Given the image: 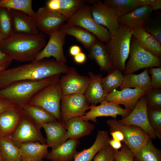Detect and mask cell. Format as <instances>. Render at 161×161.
I'll use <instances>...</instances> for the list:
<instances>
[{
	"instance_id": "obj_1",
	"label": "cell",
	"mask_w": 161,
	"mask_h": 161,
	"mask_svg": "<svg viewBox=\"0 0 161 161\" xmlns=\"http://www.w3.org/2000/svg\"><path fill=\"white\" fill-rule=\"evenodd\" d=\"M69 68L65 63L44 59L6 69L0 72V89L18 81L39 80L65 74Z\"/></svg>"
},
{
	"instance_id": "obj_2",
	"label": "cell",
	"mask_w": 161,
	"mask_h": 161,
	"mask_svg": "<svg viewBox=\"0 0 161 161\" xmlns=\"http://www.w3.org/2000/svg\"><path fill=\"white\" fill-rule=\"evenodd\" d=\"M46 44L42 32L35 34L15 33L2 40L0 49L12 60L31 62Z\"/></svg>"
},
{
	"instance_id": "obj_3",
	"label": "cell",
	"mask_w": 161,
	"mask_h": 161,
	"mask_svg": "<svg viewBox=\"0 0 161 161\" xmlns=\"http://www.w3.org/2000/svg\"><path fill=\"white\" fill-rule=\"evenodd\" d=\"M58 75L39 80L17 81L0 89V96L10 100L19 106L28 103L38 92L59 80Z\"/></svg>"
},
{
	"instance_id": "obj_4",
	"label": "cell",
	"mask_w": 161,
	"mask_h": 161,
	"mask_svg": "<svg viewBox=\"0 0 161 161\" xmlns=\"http://www.w3.org/2000/svg\"><path fill=\"white\" fill-rule=\"evenodd\" d=\"M132 36L131 28L120 24L116 33L106 43L113 69L124 72L129 55Z\"/></svg>"
},
{
	"instance_id": "obj_5",
	"label": "cell",
	"mask_w": 161,
	"mask_h": 161,
	"mask_svg": "<svg viewBox=\"0 0 161 161\" xmlns=\"http://www.w3.org/2000/svg\"><path fill=\"white\" fill-rule=\"evenodd\" d=\"M59 80L40 90L28 103L42 108L61 121V102L63 95Z\"/></svg>"
},
{
	"instance_id": "obj_6",
	"label": "cell",
	"mask_w": 161,
	"mask_h": 161,
	"mask_svg": "<svg viewBox=\"0 0 161 161\" xmlns=\"http://www.w3.org/2000/svg\"><path fill=\"white\" fill-rule=\"evenodd\" d=\"M129 54V59L123 72L124 75L133 73L144 68L161 67V59L144 48L132 36Z\"/></svg>"
},
{
	"instance_id": "obj_7",
	"label": "cell",
	"mask_w": 161,
	"mask_h": 161,
	"mask_svg": "<svg viewBox=\"0 0 161 161\" xmlns=\"http://www.w3.org/2000/svg\"><path fill=\"white\" fill-rule=\"evenodd\" d=\"M90 6L89 4H84L66 20L67 23L85 29L95 35L100 41L106 43L111 38V35L106 28L95 21L92 15Z\"/></svg>"
},
{
	"instance_id": "obj_8",
	"label": "cell",
	"mask_w": 161,
	"mask_h": 161,
	"mask_svg": "<svg viewBox=\"0 0 161 161\" xmlns=\"http://www.w3.org/2000/svg\"><path fill=\"white\" fill-rule=\"evenodd\" d=\"M107 124L110 127V132L119 131L123 134V142L133 153L145 145L151 137L140 128L132 125L119 123L116 118L108 120Z\"/></svg>"
},
{
	"instance_id": "obj_9",
	"label": "cell",
	"mask_w": 161,
	"mask_h": 161,
	"mask_svg": "<svg viewBox=\"0 0 161 161\" xmlns=\"http://www.w3.org/2000/svg\"><path fill=\"white\" fill-rule=\"evenodd\" d=\"M40 130L23 111L19 123L9 136L18 147L22 144L29 142H38L46 144V139L42 134Z\"/></svg>"
},
{
	"instance_id": "obj_10",
	"label": "cell",
	"mask_w": 161,
	"mask_h": 161,
	"mask_svg": "<svg viewBox=\"0 0 161 161\" xmlns=\"http://www.w3.org/2000/svg\"><path fill=\"white\" fill-rule=\"evenodd\" d=\"M90 105L84 94L62 95L61 102V121L64 124L72 118L84 115Z\"/></svg>"
},
{
	"instance_id": "obj_11",
	"label": "cell",
	"mask_w": 161,
	"mask_h": 161,
	"mask_svg": "<svg viewBox=\"0 0 161 161\" xmlns=\"http://www.w3.org/2000/svg\"><path fill=\"white\" fill-rule=\"evenodd\" d=\"M121 124L132 125L138 127L143 130L151 137L155 139L157 137L154 130L148 121L145 94L138 100L136 105L126 117L118 120Z\"/></svg>"
},
{
	"instance_id": "obj_12",
	"label": "cell",
	"mask_w": 161,
	"mask_h": 161,
	"mask_svg": "<svg viewBox=\"0 0 161 161\" xmlns=\"http://www.w3.org/2000/svg\"><path fill=\"white\" fill-rule=\"evenodd\" d=\"M34 19L39 30L49 36L67 20L63 15L46 6L39 8L35 12Z\"/></svg>"
},
{
	"instance_id": "obj_13",
	"label": "cell",
	"mask_w": 161,
	"mask_h": 161,
	"mask_svg": "<svg viewBox=\"0 0 161 161\" xmlns=\"http://www.w3.org/2000/svg\"><path fill=\"white\" fill-rule=\"evenodd\" d=\"M66 35L60 28L51 34L48 43L38 54L33 61L53 57L55 60L65 63L67 59L64 54V46Z\"/></svg>"
},
{
	"instance_id": "obj_14",
	"label": "cell",
	"mask_w": 161,
	"mask_h": 161,
	"mask_svg": "<svg viewBox=\"0 0 161 161\" xmlns=\"http://www.w3.org/2000/svg\"><path fill=\"white\" fill-rule=\"evenodd\" d=\"M59 83L63 95L85 94L89 82L88 76L79 74L73 67L60 77Z\"/></svg>"
},
{
	"instance_id": "obj_15",
	"label": "cell",
	"mask_w": 161,
	"mask_h": 161,
	"mask_svg": "<svg viewBox=\"0 0 161 161\" xmlns=\"http://www.w3.org/2000/svg\"><path fill=\"white\" fill-rule=\"evenodd\" d=\"M92 16L98 24L106 28L111 37L116 33L119 26L118 17L113 10L103 2L97 0L90 6Z\"/></svg>"
},
{
	"instance_id": "obj_16",
	"label": "cell",
	"mask_w": 161,
	"mask_h": 161,
	"mask_svg": "<svg viewBox=\"0 0 161 161\" xmlns=\"http://www.w3.org/2000/svg\"><path fill=\"white\" fill-rule=\"evenodd\" d=\"M90 110L81 117L83 120L97 121V118L101 117H111L116 118L117 115L122 118L128 115L131 111L123 109L120 105L106 100L98 106L90 105Z\"/></svg>"
},
{
	"instance_id": "obj_17",
	"label": "cell",
	"mask_w": 161,
	"mask_h": 161,
	"mask_svg": "<svg viewBox=\"0 0 161 161\" xmlns=\"http://www.w3.org/2000/svg\"><path fill=\"white\" fill-rule=\"evenodd\" d=\"M145 93L140 89L125 88L114 90L107 94L106 100L119 105H123L126 109L132 111L139 99Z\"/></svg>"
},
{
	"instance_id": "obj_18",
	"label": "cell",
	"mask_w": 161,
	"mask_h": 161,
	"mask_svg": "<svg viewBox=\"0 0 161 161\" xmlns=\"http://www.w3.org/2000/svg\"><path fill=\"white\" fill-rule=\"evenodd\" d=\"M89 82L84 95L90 105L96 106L106 100L105 93L102 83V75L88 73Z\"/></svg>"
},
{
	"instance_id": "obj_19",
	"label": "cell",
	"mask_w": 161,
	"mask_h": 161,
	"mask_svg": "<svg viewBox=\"0 0 161 161\" xmlns=\"http://www.w3.org/2000/svg\"><path fill=\"white\" fill-rule=\"evenodd\" d=\"M78 139L70 138L57 147L52 149L46 158L50 161H71L77 152Z\"/></svg>"
},
{
	"instance_id": "obj_20",
	"label": "cell",
	"mask_w": 161,
	"mask_h": 161,
	"mask_svg": "<svg viewBox=\"0 0 161 161\" xmlns=\"http://www.w3.org/2000/svg\"><path fill=\"white\" fill-rule=\"evenodd\" d=\"M153 11L150 6H143L134 9L130 13L118 18L120 24L131 29L142 27Z\"/></svg>"
},
{
	"instance_id": "obj_21",
	"label": "cell",
	"mask_w": 161,
	"mask_h": 161,
	"mask_svg": "<svg viewBox=\"0 0 161 161\" xmlns=\"http://www.w3.org/2000/svg\"><path fill=\"white\" fill-rule=\"evenodd\" d=\"M42 128L46 135V144L48 147L55 148L67 140L64 124L61 121L56 120L46 123Z\"/></svg>"
},
{
	"instance_id": "obj_22",
	"label": "cell",
	"mask_w": 161,
	"mask_h": 161,
	"mask_svg": "<svg viewBox=\"0 0 161 161\" xmlns=\"http://www.w3.org/2000/svg\"><path fill=\"white\" fill-rule=\"evenodd\" d=\"M46 144L32 142L21 144L20 150V161H44L48 153Z\"/></svg>"
},
{
	"instance_id": "obj_23",
	"label": "cell",
	"mask_w": 161,
	"mask_h": 161,
	"mask_svg": "<svg viewBox=\"0 0 161 161\" xmlns=\"http://www.w3.org/2000/svg\"><path fill=\"white\" fill-rule=\"evenodd\" d=\"M23 112L22 107L15 108L0 113V136L10 135L19 123Z\"/></svg>"
},
{
	"instance_id": "obj_24",
	"label": "cell",
	"mask_w": 161,
	"mask_h": 161,
	"mask_svg": "<svg viewBox=\"0 0 161 161\" xmlns=\"http://www.w3.org/2000/svg\"><path fill=\"white\" fill-rule=\"evenodd\" d=\"M10 12L15 33L35 34L39 33L32 17L17 10H11Z\"/></svg>"
},
{
	"instance_id": "obj_25",
	"label": "cell",
	"mask_w": 161,
	"mask_h": 161,
	"mask_svg": "<svg viewBox=\"0 0 161 161\" xmlns=\"http://www.w3.org/2000/svg\"><path fill=\"white\" fill-rule=\"evenodd\" d=\"M110 139L107 131H98L92 145L87 149L85 148L80 151L77 152L74 156V161H92L100 150L109 145Z\"/></svg>"
},
{
	"instance_id": "obj_26",
	"label": "cell",
	"mask_w": 161,
	"mask_h": 161,
	"mask_svg": "<svg viewBox=\"0 0 161 161\" xmlns=\"http://www.w3.org/2000/svg\"><path fill=\"white\" fill-rule=\"evenodd\" d=\"M87 49L89 57L95 62L101 71H110L113 69L109 54L103 43L97 40Z\"/></svg>"
},
{
	"instance_id": "obj_27",
	"label": "cell",
	"mask_w": 161,
	"mask_h": 161,
	"mask_svg": "<svg viewBox=\"0 0 161 161\" xmlns=\"http://www.w3.org/2000/svg\"><path fill=\"white\" fill-rule=\"evenodd\" d=\"M67 139H79L90 134L94 129L95 125L83 120L81 117L71 119L64 124Z\"/></svg>"
},
{
	"instance_id": "obj_28",
	"label": "cell",
	"mask_w": 161,
	"mask_h": 161,
	"mask_svg": "<svg viewBox=\"0 0 161 161\" xmlns=\"http://www.w3.org/2000/svg\"><path fill=\"white\" fill-rule=\"evenodd\" d=\"M132 35L145 49L161 58V44L143 27L132 29Z\"/></svg>"
},
{
	"instance_id": "obj_29",
	"label": "cell",
	"mask_w": 161,
	"mask_h": 161,
	"mask_svg": "<svg viewBox=\"0 0 161 161\" xmlns=\"http://www.w3.org/2000/svg\"><path fill=\"white\" fill-rule=\"evenodd\" d=\"M59 28L66 35L74 37L87 49L97 40L96 37L92 33L77 26L67 23L62 25Z\"/></svg>"
},
{
	"instance_id": "obj_30",
	"label": "cell",
	"mask_w": 161,
	"mask_h": 161,
	"mask_svg": "<svg viewBox=\"0 0 161 161\" xmlns=\"http://www.w3.org/2000/svg\"><path fill=\"white\" fill-rule=\"evenodd\" d=\"M148 69V68H145L139 74H125L123 83L120 87V89L134 88L146 92L151 88V78L149 75Z\"/></svg>"
},
{
	"instance_id": "obj_31",
	"label": "cell",
	"mask_w": 161,
	"mask_h": 161,
	"mask_svg": "<svg viewBox=\"0 0 161 161\" xmlns=\"http://www.w3.org/2000/svg\"><path fill=\"white\" fill-rule=\"evenodd\" d=\"M20 106L29 118L40 129L44 124L57 120L49 112L38 106L29 103Z\"/></svg>"
},
{
	"instance_id": "obj_32",
	"label": "cell",
	"mask_w": 161,
	"mask_h": 161,
	"mask_svg": "<svg viewBox=\"0 0 161 161\" xmlns=\"http://www.w3.org/2000/svg\"><path fill=\"white\" fill-rule=\"evenodd\" d=\"M133 153L134 161H161V151L155 147L151 138Z\"/></svg>"
},
{
	"instance_id": "obj_33",
	"label": "cell",
	"mask_w": 161,
	"mask_h": 161,
	"mask_svg": "<svg viewBox=\"0 0 161 161\" xmlns=\"http://www.w3.org/2000/svg\"><path fill=\"white\" fill-rule=\"evenodd\" d=\"M103 3L112 8L118 17L143 6L139 0H105Z\"/></svg>"
},
{
	"instance_id": "obj_34",
	"label": "cell",
	"mask_w": 161,
	"mask_h": 161,
	"mask_svg": "<svg viewBox=\"0 0 161 161\" xmlns=\"http://www.w3.org/2000/svg\"><path fill=\"white\" fill-rule=\"evenodd\" d=\"M0 150L3 161H20L19 148L9 136H0Z\"/></svg>"
},
{
	"instance_id": "obj_35",
	"label": "cell",
	"mask_w": 161,
	"mask_h": 161,
	"mask_svg": "<svg viewBox=\"0 0 161 161\" xmlns=\"http://www.w3.org/2000/svg\"><path fill=\"white\" fill-rule=\"evenodd\" d=\"M32 0H0V7L8 10H14L24 13L34 18L35 12L33 10Z\"/></svg>"
},
{
	"instance_id": "obj_36",
	"label": "cell",
	"mask_w": 161,
	"mask_h": 161,
	"mask_svg": "<svg viewBox=\"0 0 161 161\" xmlns=\"http://www.w3.org/2000/svg\"><path fill=\"white\" fill-rule=\"evenodd\" d=\"M124 79L122 72L118 69H113L102 79L104 90L107 95L120 87Z\"/></svg>"
},
{
	"instance_id": "obj_37",
	"label": "cell",
	"mask_w": 161,
	"mask_h": 161,
	"mask_svg": "<svg viewBox=\"0 0 161 161\" xmlns=\"http://www.w3.org/2000/svg\"><path fill=\"white\" fill-rule=\"evenodd\" d=\"M58 7L57 12L67 20L84 4L85 1L80 0H58Z\"/></svg>"
},
{
	"instance_id": "obj_38",
	"label": "cell",
	"mask_w": 161,
	"mask_h": 161,
	"mask_svg": "<svg viewBox=\"0 0 161 161\" xmlns=\"http://www.w3.org/2000/svg\"><path fill=\"white\" fill-rule=\"evenodd\" d=\"M0 30L2 40L15 33L10 11L2 7H0Z\"/></svg>"
},
{
	"instance_id": "obj_39",
	"label": "cell",
	"mask_w": 161,
	"mask_h": 161,
	"mask_svg": "<svg viewBox=\"0 0 161 161\" xmlns=\"http://www.w3.org/2000/svg\"><path fill=\"white\" fill-rule=\"evenodd\" d=\"M147 110L161 109V89L152 88L145 93Z\"/></svg>"
},
{
	"instance_id": "obj_40",
	"label": "cell",
	"mask_w": 161,
	"mask_h": 161,
	"mask_svg": "<svg viewBox=\"0 0 161 161\" xmlns=\"http://www.w3.org/2000/svg\"><path fill=\"white\" fill-rule=\"evenodd\" d=\"M149 123L157 137L161 139V109L147 110Z\"/></svg>"
},
{
	"instance_id": "obj_41",
	"label": "cell",
	"mask_w": 161,
	"mask_h": 161,
	"mask_svg": "<svg viewBox=\"0 0 161 161\" xmlns=\"http://www.w3.org/2000/svg\"><path fill=\"white\" fill-rule=\"evenodd\" d=\"M93 159V161H114V150L109 145L100 150Z\"/></svg>"
},
{
	"instance_id": "obj_42",
	"label": "cell",
	"mask_w": 161,
	"mask_h": 161,
	"mask_svg": "<svg viewBox=\"0 0 161 161\" xmlns=\"http://www.w3.org/2000/svg\"><path fill=\"white\" fill-rule=\"evenodd\" d=\"M114 160L134 161L133 153L123 143L120 150H114Z\"/></svg>"
},
{
	"instance_id": "obj_43",
	"label": "cell",
	"mask_w": 161,
	"mask_h": 161,
	"mask_svg": "<svg viewBox=\"0 0 161 161\" xmlns=\"http://www.w3.org/2000/svg\"><path fill=\"white\" fill-rule=\"evenodd\" d=\"M148 71L151 76V88L160 89L161 88V67H150L148 69Z\"/></svg>"
},
{
	"instance_id": "obj_44",
	"label": "cell",
	"mask_w": 161,
	"mask_h": 161,
	"mask_svg": "<svg viewBox=\"0 0 161 161\" xmlns=\"http://www.w3.org/2000/svg\"><path fill=\"white\" fill-rule=\"evenodd\" d=\"M18 105L10 100L0 96V113L13 109Z\"/></svg>"
},
{
	"instance_id": "obj_45",
	"label": "cell",
	"mask_w": 161,
	"mask_h": 161,
	"mask_svg": "<svg viewBox=\"0 0 161 161\" xmlns=\"http://www.w3.org/2000/svg\"><path fill=\"white\" fill-rule=\"evenodd\" d=\"M143 29L161 44V29L160 27H145Z\"/></svg>"
},
{
	"instance_id": "obj_46",
	"label": "cell",
	"mask_w": 161,
	"mask_h": 161,
	"mask_svg": "<svg viewBox=\"0 0 161 161\" xmlns=\"http://www.w3.org/2000/svg\"><path fill=\"white\" fill-rule=\"evenodd\" d=\"M12 60L0 49V66L5 69L11 64Z\"/></svg>"
},
{
	"instance_id": "obj_47",
	"label": "cell",
	"mask_w": 161,
	"mask_h": 161,
	"mask_svg": "<svg viewBox=\"0 0 161 161\" xmlns=\"http://www.w3.org/2000/svg\"><path fill=\"white\" fill-rule=\"evenodd\" d=\"M110 134L112 137L113 139L124 142V138L123 134L119 131H115L110 132Z\"/></svg>"
},
{
	"instance_id": "obj_48",
	"label": "cell",
	"mask_w": 161,
	"mask_h": 161,
	"mask_svg": "<svg viewBox=\"0 0 161 161\" xmlns=\"http://www.w3.org/2000/svg\"><path fill=\"white\" fill-rule=\"evenodd\" d=\"M109 145L114 150L120 149L123 146L121 142L118 140L112 139L109 142Z\"/></svg>"
},
{
	"instance_id": "obj_49",
	"label": "cell",
	"mask_w": 161,
	"mask_h": 161,
	"mask_svg": "<svg viewBox=\"0 0 161 161\" xmlns=\"http://www.w3.org/2000/svg\"><path fill=\"white\" fill-rule=\"evenodd\" d=\"M74 59L77 63L83 64L86 61V56L84 53L81 52L74 56Z\"/></svg>"
},
{
	"instance_id": "obj_50",
	"label": "cell",
	"mask_w": 161,
	"mask_h": 161,
	"mask_svg": "<svg viewBox=\"0 0 161 161\" xmlns=\"http://www.w3.org/2000/svg\"><path fill=\"white\" fill-rule=\"evenodd\" d=\"M81 52V48L77 45H72L70 47L69 49V53L70 55L73 57Z\"/></svg>"
},
{
	"instance_id": "obj_51",
	"label": "cell",
	"mask_w": 161,
	"mask_h": 161,
	"mask_svg": "<svg viewBox=\"0 0 161 161\" xmlns=\"http://www.w3.org/2000/svg\"><path fill=\"white\" fill-rule=\"evenodd\" d=\"M153 10L161 9V0H156L155 1L151 6Z\"/></svg>"
},
{
	"instance_id": "obj_52",
	"label": "cell",
	"mask_w": 161,
	"mask_h": 161,
	"mask_svg": "<svg viewBox=\"0 0 161 161\" xmlns=\"http://www.w3.org/2000/svg\"><path fill=\"white\" fill-rule=\"evenodd\" d=\"M4 67L0 66V72L6 69Z\"/></svg>"
},
{
	"instance_id": "obj_53",
	"label": "cell",
	"mask_w": 161,
	"mask_h": 161,
	"mask_svg": "<svg viewBox=\"0 0 161 161\" xmlns=\"http://www.w3.org/2000/svg\"><path fill=\"white\" fill-rule=\"evenodd\" d=\"M0 161H3V159L2 158V156H1L0 150Z\"/></svg>"
},
{
	"instance_id": "obj_54",
	"label": "cell",
	"mask_w": 161,
	"mask_h": 161,
	"mask_svg": "<svg viewBox=\"0 0 161 161\" xmlns=\"http://www.w3.org/2000/svg\"><path fill=\"white\" fill-rule=\"evenodd\" d=\"M2 38H1V32H0V44L1 41L2 40Z\"/></svg>"
},
{
	"instance_id": "obj_55",
	"label": "cell",
	"mask_w": 161,
	"mask_h": 161,
	"mask_svg": "<svg viewBox=\"0 0 161 161\" xmlns=\"http://www.w3.org/2000/svg\"><path fill=\"white\" fill-rule=\"evenodd\" d=\"M0 89H1V88H0Z\"/></svg>"
},
{
	"instance_id": "obj_56",
	"label": "cell",
	"mask_w": 161,
	"mask_h": 161,
	"mask_svg": "<svg viewBox=\"0 0 161 161\" xmlns=\"http://www.w3.org/2000/svg\"><path fill=\"white\" fill-rule=\"evenodd\" d=\"M114 161H115V160H114Z\"/></svg>"
},
{
	"instance_id": "obj_57",
	"label": "cell",
	"mask_w": 161,
	"mask_h": 161,
	"mask_svg": "<svg viewBox=\"0 0 161 161\" xmlns=\"http://www.w3.org/2000/svg\"></svg>"
},
{
	"instance_id": "obj_58",
	"label": "cell",
	"mask_w": 161,
	"mask_h": 161,
	"mask_svg": "<svg viewBox=\"0 0 161 161\" xmlns=\"http://www.w3.org/2000/svg\"></svg>"
}]
</instances>
